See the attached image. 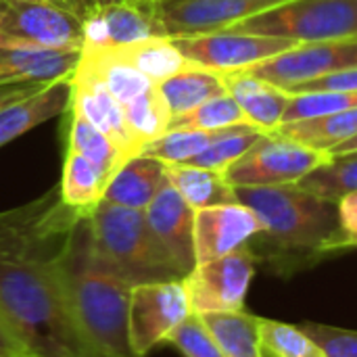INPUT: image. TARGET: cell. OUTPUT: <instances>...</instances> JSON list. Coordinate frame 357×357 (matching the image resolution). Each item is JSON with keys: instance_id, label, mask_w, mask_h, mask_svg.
<instances>
[{"instance_id": "cell-8", "label": "cell", "mask_w": 357, "mask_h": 357, "mask_svg": "<svg viewBox=\"0 0 357 357\" xmlns=\"http://www.w3.org/2000/svg\"><path fill=\"white\" fill-rule=\"evenodd\" d=\"M257 255L251 247L197 264L184 278L195 316L245 312L247 293L255 276Z\"/></svg>"}, {"instance_id": "cell-38", "label": "cell", "mask_w": 357, "mask_h": 357, "mask_svg": "<svg viewBox=\"0 0 357 357\" xmlns=\"http://www.w3.org/2000/svg\"><path fill=\"white\" fill-rule=\"evenodd\" d=\"M0 357H29L25 345L0 314Z\"/></svg>"}, {"instance_id": "cell-12", "label": "cell", "mask_w": 357, "mask_h": 357, "mask_svg": "<svg viewBox=\"0 0 357 357\" xmlns=\"http://www.w3.org/2000/svg\"><path fill=\"white\" fill-rule=\"evenodd\" d=\"M84 50L119 48L151 38H169L161 0H117L84 19Z\"/></svg>"}, {"instance_id": "cell-13", "label": "cell", "mask_w": 357, "mask_h": 357, "mask_svg": "<svg viewBox=\"0 0 357 357\" xmlns=\"http://www.w3.org/2000/svg\"><path fill=\"white\" fill-rule=\"evenodd\" d=\"M287 0H161V19L169 38L230 29Z\"/></svg>"}, {"instance_id": "cell-25", "label": "cell", "mask_w": 357, "mask_h": 357, "mask_svg": "<svg viewBox=\"0 0 357 357\" xmlns=\"http://www.w3.org/2000/svg\"><path fill=\"white\" fill-rule=\"evenodd\" d=\"M226 357H268L257 331V316L247 312L199 316Z\"/></svg>"}, {"instance_id": "cell-22", "label": "cell", "mask_w": 357, "mask_h": 357, "mask_svg": "<svg viewBox=\"0 0 357 357\" xmlns=\"http://www.w3.org/2000/svg\"><path fill=\"white\" fill-rule=\"evenodd\" d=\"M157 88L172 113V119L197 109L213 96L226 94L224 77L220 73L209 71L205 67H197L192 63L180 73L157 84Z\"/></svg>"}, {"instance_id": "cell-2", "label": "cell", "mask_w": 357, "mask_h": 357, "mask_svg": "<svg viewBox=\"0 0 357 357\" xmlns=\"http://www.w3.org/2000/svg\"><path fill=\"white\" fill-rule=\"evenodd\" d=\"M71 312L100 357H138L130 343V297L136 287L94 249L88 215H79L59 251Z\"/></svg>"}, {"instance_id": "cell-1", "label": "cell", "mask_w": 357, "mask_h": 357, "mask_svg": "<svg viewBox=\"0 0 357 357\" xmlns=\"http://www.w3.org/2000/svg\"><path fill=\"white\" fill-rule=\"evenodd\" d=\"M79 215L59 190L0 213V314L29 357H100L77 326L59 264Z\"/></svg>"}, {"instance_id": "cell-34", "label": "cell", "mask_w": 357, "mask_h": 357, "mask_svg": "<svg viewBox=\"0 0 357 357\" xmlns=\"http://www.w3.org/2000/svg\"><path fill=\"white\" fill-rule=\"evenodd\" d=\"M167 343L174 345L184 357H226L203 320L195 314L172 333Z\"/></svg>"}, {"instance_id": "cell-17", "label": "cell", "mask_w": 357, "mask_h": 357, "mask_svg": "<svg viewBox=\"0 0 357 357\" xmlns=\"http://www.w3.org/2000/svg\"><path fill=\"white\" fill-rule=\"evenodd\" d=\"M82 50H56L36 46H0V84L29 82L48 86L73 77Z\"/></svg>"}, {"instance_id": "cell-3", "label": "cell", "mask_w": 357, "mask_h": 357, "mask_svg": "<svg viewBox=\"0 0 357 357\" xmlns=\"http://www.w3.org/2000/svg\"><path fill=\"white\" fill-rule=\"evenodd\" d=\"M236 201L261 222L264 241L280 257H318L337 251V203L322 199L299 184L236 186Z\"/></svg>"}, {"instance_id": "cell-7", "label": "cell", "mask_w": 357, "mask_h": 357, "mask_svg": "<svg viewBox=\"0 0 357 357\" xmlns=\"http://www.w3.org/2000/svg\"><path fill=\"white\" fill-rule=\"evenodd\" d=\"M331 157L333 155L328 151L270 132L226 169V178L234 188L299 184L307 174L328 163Z\"/></svg>"}, {"instance_id": "cell-14", "label": "cell", "mask_w": 357, "mask_h": 357, "mask_svg": "<svg viewBox=\"0 0 357 357\" xmlns=\"http://www.w3.org/2000/svg\"><path fill=\"white\" fill-rule=\"evenodd\" d=\"M259 218L243 203L195 211V259L205 264L249 247L261 234Z\"/></svg>"}, {"instance_id": "cell-37", "label": "cell", "mask_w": 357, "mask_h": 357, "mask_svg": "<svg viewBox=\"0 0 357 357\" xmlns=\"http://www.w3.org/2000/svg\"><path fill=\"white\" fill-rule=\"evenodd\" d=\"M331 90H357V67L318 77L314 82H307V84L295 88L291 92V96L303 94V92H331Z\"/></svg>"}, {"instance_id": "cell-35", "label": "cell", "mask_w": 357, "mask_h": 357, "mask_svg": "<svg viewBox=\"0 0 357 357\" xmlns=\"http://www.w3.org/2000/svg\"><path fill=\"white\" fill-rule=\"evenodd\" d=\"M301 328L316 341L326 357H357V331L305 322Z\"/></svg>"}, {"instance_id": "cell-21", "label": "cell", "mask_w": 357, "mask_h": 357, "mask_svg": "<svg viewBox=\"0 0 357 357\" xmlns=\"http://www.w3.org/2000/svg\"><path fill=\"white\" fill-rule=\"evenodd\" d=\"M165 176L169 184L180 192V197L195 211L238 203L236 190L228 182L224 172L197 167L188 163H174V165H165Z\"/></svg>"}, {"instance_id": "cell-39", "label": "cell", "mask_w": 357, "mask_h": 357, "mask_svg": "<svg viewBox=\"0 0 357 357\" xmlns=\"http://www.w3.org/2000/svg\"><path fill=\"white\" fill-rule=\"evenodd\" d=\"M40 84H29V82H6V84H0V109L15 102V100H21V98H27L29 94L38 92Z\"/></svg>"}, {"instance_id": "cell-33", "label": "cell", "mask_w": 357, "mask_h": 357, "mask_svg": "<svg viewBox=\"0 0 357 357\" xmlns=\"http://www.w3.org/2000/svg\"><path fill=\"white\" fill-rule=\"evenodd\" d=\"M357 109V90H331V92H303L293 94L284 111L282 123L326 117Z\"/></svg>"}, {"instance_id": "cell-29", "label": "cell", "mask_w": 357, "mask_h": 357, "mask_svg": "<svg viewBox=\"0 0 357 357\" xmlns=\"http://www.w3.org/2000/svg\"><path fill=\"white\" fill-rule=\"evenodd\" d=\"M218 132H203V130H190V128H169L165 134H161L159 138L144 144L140 155L153 157L165 165L188 163L192 157H197L201 151H205L213 142Z\"/></svg>"}, {"instance_id": "cell-10", "label": "cell", "mask_w": 357, "mask_h": 357, "mask_svg": "<svg viewBox=\"0 0 357 357\" xmlns=\"http://www.w3.org/2000/svg\"><path fill=\"white\" fill-rule=\"evenodd\" d=\"M192 316L182 280L136 284L130 297V343L138 357H146Z\"/></svg>"}, {"instance_id": "cell-19", "label": "cell", "mask_w": 357, "mask_h": 357, "mask_svg": "<svg viewBox=\"0 0 357 357\" xmlns=\"http://www.w3.org/2000/svg\"><path fill=\"white\" fill-rule=\"evenodd\" d=\"M71 79L52 82L27 98L15 100L0 109V149L25 132L71 109Z\"/></svg>"}, {"instance_id": "cell-27", "label": "cell", "mask_w": 357, "mask_h": 357, "mask_svg": "<svg viewBox=\"0 0 357 357\" xmlns=\"http://www.w3.org/2000/svg\"><path fill=\"white\" fill-rule=\"evenodd\" d=\"M261 136H264V132L251 123H241V126L220 130L218 136L213 138V142L205 151H201L197 157H192L188 161V165L207 167V169L226 174V169L232 163H236Z\"/></svg>"}, {"instance_id": "cell-32", "label": "cell", "mask_w": 357, "mask_h": 357, "mask_svg": "<svg viewBox=\"0 0 357 357\" xmlns=\"http://www.w3.org/2000/svg\"><path fill=\"white\" fill-rule=\"evenodd\" d=\"M247 123L243 109L238 102L226 92L220 96H213L199 105L197 109L172 119L169 128H190V130H203V132H218L232 126Z\"/></svg>"}, {"instance_id": "cell-31", "label": "cell", "mask_w": 357, "mask_h": 357, "mask_svg": "<svg viewBox=\"0 0 357 357\" xmlns=\"http://www.w3.org/2000/svg\"><path fill=\"white\" fill-rule=\"evenodd\" d=\"M257 331L268 357H326L301 326L259 318Z\"/></svg>"}, {"instance_id": "cell-6", "label": "cell", "mask_w": 357, "mask_h": 357, "mask_svg": "<svg viewBox=\"0 0 357 357\" xmlns=\"http://www.w3.org/2000/svg\"><path fill=\"white\" fill-rule=\"evenodd\" d=\"M84 19L65 0H0V46L84 50Z\"/></svg>"}, {"instance_id": "cell-36", "label": "cell", "mask_w": 357, "mask_h": 357, "mask_svg": "<svg viewBox=\"0 0 357 357\" xmlns=\"http://www.w3.org/2000/svg\"><path fill=\"white\" fill-rule=\"evenodd\" d=\"M337 251L345 247H357V190L343 195L337 201Z\"/></svg>"}, {"instance_id": "cell-23", "label": "cell", "mask_w": 357, "mask_h": 357, "mask_svg": "<svg viewBox=\"0 0 357 357\" xmlns=\"http://www.w3.org/2000/svg\"><path fill=\"white\" fill-rule=\"evenodd\" d=\"M109 176L75 151H67L59 195L63 205L88 215L105 197Z\"/></svg>"}, {"instance_id": "cell-11", "label": "cell", "mask_w": 357, "mask_h": 357, "mask_svg": "<svg viewBox=\"0 0 357 357\" xmlns=\"http://www.w3.org/2000/svg\"><path fill=\"white\" fill-rule=\"evenodd\" d=\"M354 67H357V38L297 44L249 71L291 94L307 82Z\"/></svg>"}, {"instance_id": "cell-15", "label": "cell", "mask_w": 357, "mask_h": 357, "mask_svg": "<svg viewBox=\"0 0 357 357\" xmlns=\"http://www.w3.org/2000/svg\"><path fill=\"white\" fill-rule=\"evenodd\" d=\"M71 113L107 134L126 159L140 155V149L128 128L123 107L82 61L71 79Z\"/></svg>"}, {"instance_id": "cell-30", "label": "cell", "mask_w": 357, "mask_h": 357, "mask_svg": "<svg viewBox=\"0 0 357 357\" xmlns=\"http://www.w3.org/2000/svg\"><path fill=\"white\" fill-rule=\"evenodd\" d=\"M299 186L337 203L343 195L357 190V153L331 157L328 163L307 174Z\"/></svg>"}, {"instance_id": "cell-9", "label": "cell", "mask_w": 357, "mask_h": 357, "mask_svg": "<svg viewBox=\"0 0 357 357\" xmlns=\"http://www.w3.org/2000/svg\"><path fill=\"white\" fill-rule=\"evenodd\" d=\"M172 40L188 63L197 67H205L220 75L251 69L297 46V42L287 38L259 36V33H247L236 29H220L209 33L172 38Z\"/></svg>"}, {"instance_id": "cell-24", "label": "cell", "mask_w": 357, "mask_h": 357, "mask_svg": "<svg viewBox=\"0 0 357 357\" xmlns=\"http://www.w3.org/2000/svg\"><path fill=\"white\" fill-rule=\"evenodd\" d=\"M107 50H113L117 56L128 61L132 67L144 73L153 84H161L190 65L172 38H151L119 48H107Z\"/></svg>"}, {"instance_id": "cell-18", "label": "cell", "mask_w": 357, "mask_h": 357, "mask_svg": "<svg viewBox=\"0 0 357 357\" xmlns=\"http://www.w3.org/2000/svg\"><path fill=\"white\" fill-rule=\"evenodd\" d=\"M222 77L226 92L238 102L247 123L255 126L264 134L276 132L282 126L284 111L291 100V94L287 90L270 84L249 69L224 73Z\"/></svg>"}, {"instance_id": "cell-28", "label": "cell", "mask_w": 357, "mask_h": 357, "mask_svg": "<svg viewBox=\"0 0 357 357\" xmlns=\"http://www.w3.org/2000/svg\"><path fill=\"white\" fill-rule=\"evenodd\" d=\"M69 149L79 153L88 161H92L100 172H105L109 176V180L128 161L107 134H102L98 128H94L92 123H88L79 115L71 117Z\"/></svg>"}, {"instance_id": "cell-20", "label": "cell", "mask_w": 357, "mask_h": 357, "mask_svg": "<svg viewBox=\"0 0 357 357\" xmlns=\"http://www.w3.org/2000/svg\"><path fill=\"white\" fill-rule=\"evenodd\" d=\"M165 182V163L146 155H134L109 180L102 201L144 211Z\"/></svg>"}, {"instance_id": "cell-16", "label": "cell", "mask_w": 357, "mask_h": 357, "mask_svg": "<svg viewBox=\"0 0 357 357\" xmlns=\"http://www.w3.org/2000/svg\"><path fill=\"white\" fill-rule=\"evenodd\" d=\"M144 218L167 251L176 268L186 276L195 266V209L180 197V192L169 184L161 186L153 203L144 209Z\"/></svg>"}, {"instance_id": "cell-4", "label": "cell", "mask_w": 357, "mask_h": 357, "mask_svg": "<svg viewBox=\"0 0 357 357\" xmlns=\"http://www.w3.org/2000/svg\"><path fill=\"white\" fill-rule=\"evenodd\" d=\"M88 226L100 257L134 284L184 278L153 234L144 211L100 201L88 213Z\"/></svg>"}, {"instance_id": "cell-41", "label": "cell", "mask_w": 357, "mask_h": 357, "mask_svg": "<svg viewBox=\"0 0 357 357\" xmlns=\"http://www.w3.org/2000/svg\"><path fill=\"white\" fill-rule=\"evenodd\" d=\"M349 153H357V136L351 138V140H347V142H343V144H339V146H335L331 151L333 157H337V155H349Z\"/></svg>"}, {"instance_id": "cell-5", "label": "cell", "mask_w": 357, "mask_h": 357, "mask_svg": "<svg viewBox=\"0 0 357 357\" xmlns=\"http://www.w3.org/2000/svg\"><path fill=\"white\" fill-rule=\"evenodd\" d=\"M230 29L287 38L297 44L357 38V0H287Z\"/></svg>"}, {"instance_id": "cell-26", "label": "cell", "mask_w": 357, "mask_h": 357, "mask_svg": "<svg viewBox=\"0 0 357 357\" xmlns=\"http://www.w3.org/2000/svg\"><path fill=\"white\" fill-rule=\"evenodd\" d=\"M123 113H126L128 128L140 151L144 149V144L165 134L172 126V113L165 100L161 98L157 84L149 88L144 94H140L138 98H134L132 102H128L123 107Z\"/></svg>"}, {"instance_id": "cell-40", "label": "cell", "mask_w": 357, "mask_h": 357, "mask_svg": "<svg viewBox=\"0 0 357 357\" xmlns=\"http://www.w3.org/2000/svg\"><path fill=\"white\" fill-rule=\"evenodd\" d=\"M82 19H86L88 15H92L94 10H98L100 6H107L111 2H117V0H65Z\"/></svg>"}]
</instances>
